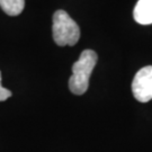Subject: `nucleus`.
<instances>
[{
	"label": "nucleus",
	"instance_id": "1",
	"mask_svg": "<svg viewBox=\"0 0 152 152\" xmlns=\"http://www.w3.org/2000/svg\"><path fill=\"white\" fill-rule=\"evenodd\" d=\"M97 53L92 50H85L79 60L72 65V76L69 79V88L72 94L82 95L88 90L89 79L97 63Z\"/></svg>",
	"mask_w": 152,
	"mask_h": 152
},
{
	"label": "nucleus",
	"instance_id": "2",
	"mask_svg": "<svg viewBox=\"0 0 152 152\" xmlns=\"http://www.w3.org/2000/svg\"><path fill=\"white\" fill-rule=\"evenodd\" d=\"M52 33L59 46H73L80 38V29L77 23L64 10H56L53 15Z\"/></svg>",
	"mask_w": 152,
	"mask_h": 152
},
{
	"label": "nucleus",
	"instance_id": "3",
	"mask_svg": "<svg viewBox=\"0 0 152 152\" xmlns=\"http://www.w3.org/2000/svg\"><path fill=\"white\" fill-rule=\"evenodd\" d=\"M132 92L140 103L152 99V65H147L136 72L132 82Z\"/></svg>",
	"mask_w": 152,
	"mask_h": 152
},
{
	"label": "nucleus",
	"instance_id": "4",
	"mask_svg": "<svg viewBox=\"0 0 152 152\" xmlns=\"http://www.w3.org/2000/svg\"><path fill=\"white\" fill-rule=\"evenodd\" d=\"M133 16L135 22L141 25L152 24V0H139L133 11Z\"/></svg>",
	"mask_w": 152,
	"mask_h": 152
},
{
	"label": "nucleus",
	"instance_id": "5",
	"mask_svg": "<svg viewBox=\"0 0 152 152\" xmlns=\"http://www.w3.org/2000/svg\"><path fill=\"white\" fill-rule=\"evenodd\" d=\"M0 7L9 16H18L25 8V0H0Z\"/></svg>",
	"mask_w": 152,
	"mask_h": 152
},
{
	"label": "nucleus",
	"instance_id": "6",
	"mask_svg": "<svg viewBox=\"0 0 152 152\" xmlns=\"http://www.w3.org/2000/svg\"><path fill=\"white\" fill-rule=\"evenodd\" d=\"M11 91L2 87L1 85V72H0V102H4L6 99H8L9 97H11Z\"/></svg>",
	"mask_w": 152,
	"mask_h": 152
}]
</instances>
